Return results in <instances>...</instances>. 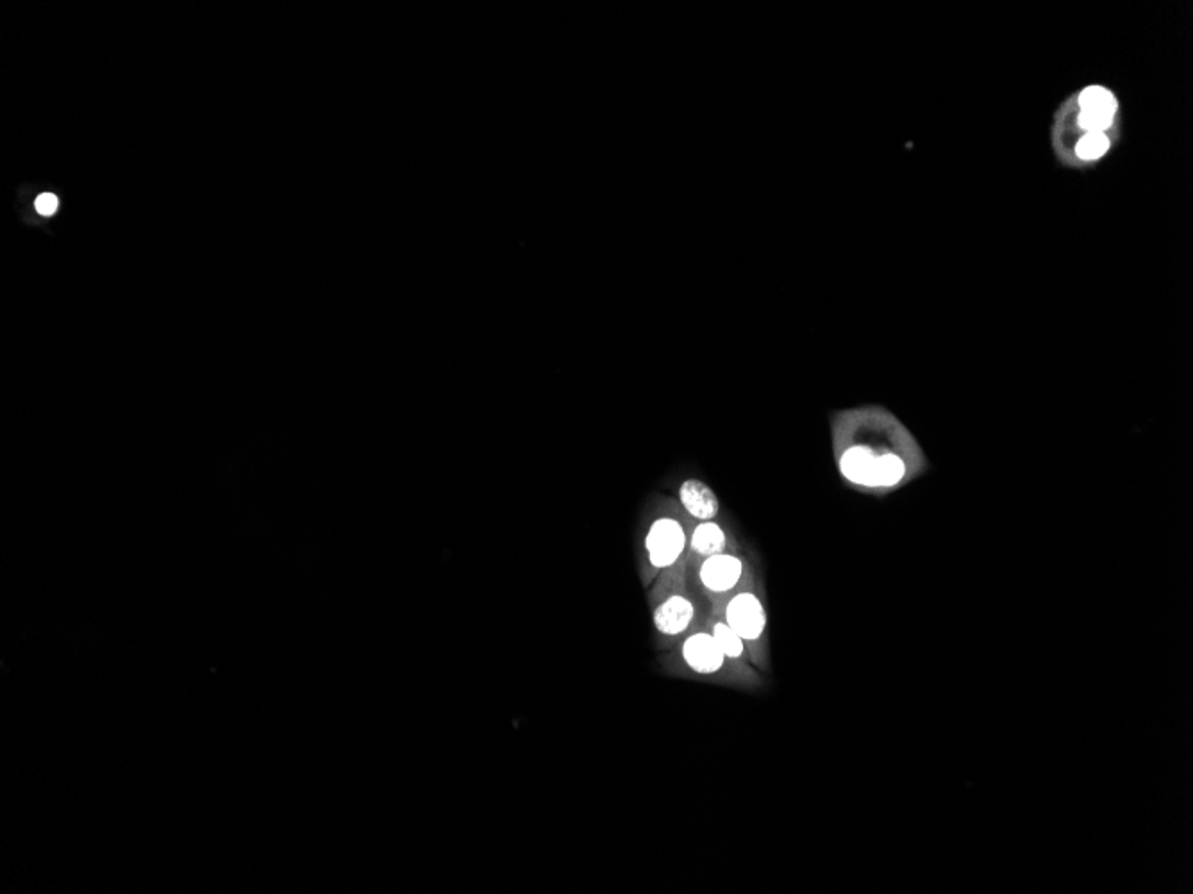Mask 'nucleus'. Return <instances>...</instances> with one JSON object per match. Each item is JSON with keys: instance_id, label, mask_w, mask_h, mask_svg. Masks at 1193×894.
<instances>
[{"instance_id": "nucleus-2", "label": "nucleus", "mask_w": 1193, "mask_h": 894, "mask_svg": "<svg viewBox=\"0 0 1193 894\" xmlns=\"http://www.w3.org/2000/svg\"><path fill=\"white\" fill-rule=\"evenodd\" d=\"M838 469L847 483L869 491L897 488L907 477V463L903 455L892 450L878 452L864 443L844 449L838 457Z\"/></svg>"}, {"instance_id": "nucleus-6", "label": "nucleus", "mask_w": 1193, "mask_h": 894, "mask_svg": "<svg viewBox=\"0 0 1193 894\" xmlns=\"http://www.w3.org/2000/svg\"><path fill=\"white\" fill-rule=\"evenodd\" d=\"M684 664L697 675H717L726 666V653L718 647L714 634L700 630L684 639L681 645Z\"/></svg>"}, {"instance_id": "nucleus-9", "label": "nucleus", "mask_w": 1193, "mask_h": 894, "mask_svg": "<svg viewBox=\"0 0 1193 894\" xmlns=\"http://www.w3.org/2000/svg\"><path fill=\"white\" fill-rule=\"evenodd\" d=\"M728 547V536L723 529L718 525L714 520L708 522H700L695 525L694 532L690 534V548L700 557L715 556L720 552H726Z\"/></svg>"}, {"instance_id": "nucleus-4", "label": "nucleus", "mask_w": 1193, "mask_h": 894, "mask_svg": "<svg viewBox=\"0 0 1193 894\" xmlns=\"http://www.w3.org/2000/svg\"><path fill=\"white\" fill-rule=\"evenodd\" d=\"M723 622L745 645H757L767 629V611L754 591H740L723 607Z\"/></svg>"}, {"instance_id": "nucleus-5", "label": "nucleus", "mask_w": 1193, "mask_h": 894, "mask_svg": "<svg viewBox=\"0 0 1193 894\" xmlns=\"http://www.w3.org/2000/svg\"><path fill=\"white\" fill-rule=\"evenodd\" d=\"M743 571H745V565L742 557L720 552L715 556L704 557L699 566L700 584L711 595H726L740 584Z\"/></svg>"}, {"instance_id": "nucleus-1", "label": "nucleus", "mask_w": 1193, "mask_h": 894, "mask_svg": "<svg viewBox=\"0 0 1193 894\" xmlns=\"http://www.w3.org/2000/svg\"><path fill=\"white\" fill-rule=\"evenodd\" d=\"M1122 135V107L1104 84H1088L1059 104L1051 126V146L1057 163L1070 170L1099 165L1113 152Z\"/></svg>"}, {"instance_id": "nucleus-11", "label": "nucleus", "mask_w": 1193, "mask_h": 894, "mask_svg": "<svg viewBox=\"0 0 1193 894\" xmlns=\"http://www.w3.org/2000/svg\"><path fill=\"white\" fill-rule=\"evenodd\" d=\"M36 209H38L39 214L49 217V214L58 211V199L53 194L39 195L38 199H36Z\"/></svg>"}, {"instance_id": "nucleus-7", "label": "nucleus", "mask_w": 1193, "mask_h": 894, "mask_svg": "<svg viewBox=\"0 0 1193 894\" xmlns=\"http://www.w3.org/2000/svg\"><path fill=\"white\" fill-rule=\"evenodd\" d=\"M695 605L688 596L672 595L655 611L656 629L665 636H681L694 624Z\"/></svg>"}, {"instance_id": "nucleus-10", "label": "nucleus", "mask_w": 1193, "mask_h": 894, "mask_svg": "<svg viewBox=\"0 0 1193 894\" xmlns=\"http://www.w3.org/2000/svg\"><path fill=\"white\" fill-rule=\"evenodd\" d=\"M711 634L717 639L718 647L722 648V652L726 653V659L729 661H743L745 653H748V645L743 641L731 627H729L723 619H718L711 625Z\"/></svg>"}, {"instance_id": "nucleus-8", "label": "nucleus", "mask_w": 1193, "mask_h": 894, "mask_svg": "<svg viewBox=\"0 0 1193 894\" xmlns=\"http://www.w3.org/2000/svg\"><path fill=\"white\" fill-rule=\"evenodd\" d=\"M680 500L684 511L700 522L715 520L720 511V502L714 489L697 479L684 480L681 484Z\"/></svg>"}, {"instance_id": "nucleus-3", "label": "nucleus", "mask_w": 1193, "mask_h": 894, "mask_svg": "<svg viewBox=\"0 0 1193 894\" xmlns=\"http://www.w3.org/2000/svg\"><path fill=\"white\" fill-rule=\"evenodd\" d=\"M688 545V534L684 531L683 523L675 518H658L646 537V550L649 562L656 570H665L674 566L683 557Z\"/></svg>"}]
</instances>
